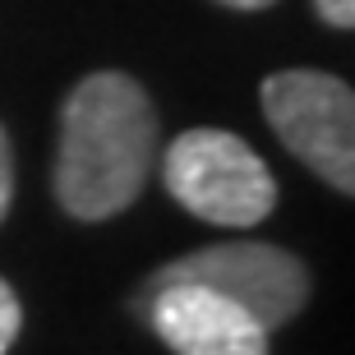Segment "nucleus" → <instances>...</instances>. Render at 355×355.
<instances>
[{
	"mask_svg": "<svg viewBox=\"0 0 355 355\" xmlns=\"http://www.w3.org/2000/svg\"><path fill=\"white\" fill-rule=\"evenodd\" d=\"M157 153V116L148 92L120 74H88L60 111L55 198L79 222H106L144 194Z\"/></svg>",
	"mask_w": 355,
	"mask_h": 355,
	"instance_id": "f257e3e1",
	"label": "nucleus"
},
{
	"mask_svg": "<svg viewBox=\"0 0 355 355\" xmlns=\"http://www.w3.org/2000/svg\"><path fill=\"white\" fill-rule=\"evenodd\" d=\"M162 180L180 208L217 226H254L277 203L263 157L226 130H184L162 157Z\"/></svg>",
	"mask_w": 355,
	"mask_h": 355,
	"instance_id": "f03ea898",
	"label": "nucleus"
},
{
	"mask_svg": "<svg viewBox=\"0 0 355 355\" xmlns=\"http://www.w3.org/2000/svg\"><path fill=\"white\" fill-rule=\"evenodd\" d=\"M263 116L295 157L332 189H355V97L318 69H282L263 83Z\"/></svg>",
	"mask_w": 355,
	"mask_h": 355,
	"instance_id": "7ed1b4c3",
	"label": "nucleus"
},
{
	"mask_svg": "<svg viewBox=\"0 0 355 355\" xmlns=\"http://www.w3.org/2000/svg\"><path fill=\"white\" fill-rule=\"evenodd\" d=\"M171 282H194V286H208L226 300H236L263 323V332L286 328L309 300V272L300 259L277 245H254V240L184 254L162 272H153L148 286H171Z\"/></svg>",
	"mask_w": 355,
	"mask_h": 355,
	"instance_id": "20e7f679",
	"label": "nucleus"
},
{
	"mask_svg": "<svg viewBox=\"0 0 355 355\" xmlns=\"http://www.w3.org/2000/svg\"><path fill=\"white\" fill-rule=\"evenodd\" d=\"M153 309L148 323L175 355H268L263 323L194 282H171V286H148Z\"/></svg>",
	"mask_w": 355,
	"mask_h": 355,
	"instance_id": "39448f33",
	"label": "nucleus"
},
{
	"mask_svg": "<svg viewBox=\"0 0 355 355\" xmlns=\"http://www.w3.org/2000/svg\"><path fill=\"white\" fill-rule=\"evenodd\" d=\"M19 323H24V309H19V300H14L10 282H0V355L14 346V337H19Z\"/></svg>",
	"mask_w": 355,
	"mask_h": 355,
	"instance_id": "423d86ee",
	"label": "nucleus"
},
{
	"mask_svg": "<svg viewBox=\"0 0 355 355\" xmlns=\"http://www.w3.org/2000/svg\"><path fill=\"white\" fill-rule=\"evenodd\" d=\"M318 14H323V24L332 28H351L355 24V0H314Z\"/></svg>",
	"mask_w": 355,
	"mask_h": 355,
	"instance_id": "0eeeda50",
	"label": "nucleus"
},
{
	"mask_svg": "<svg viewBox=\"0 0 355 355\" xmlns=\"http://www.w3.org/2000/svg\"><path fill=\"white\" fill-rule=\"evenodd\" d=\"M10 198H14V162H10V139L0 130V217L10 208Z\"/></svg>",
	"mask_w": 355,
	"mask_h": 355,
	"instance_id": "6e6552de",
	"label": "nucleus"
},
{
	"mask_svg": "<svg viewBox=\"0 0 355 355\" xmlns=\"http://www.w3.org/2000/svg\"><path fill=\"white\" fill-rule=\"evenodd\" d=\"M222 5H231V10H268L277 0H222Z\"/></svg>",
	"mask_w": 355,
	"mask_h": 355,
	"instance_id": "1a4fd4ad",
	"label": "nucleus"
}]
</instances>
